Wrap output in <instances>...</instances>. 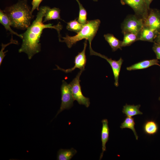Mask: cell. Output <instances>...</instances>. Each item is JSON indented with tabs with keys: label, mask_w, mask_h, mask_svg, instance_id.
<instances>
[{
	"label": "cell",
	"mask_w": 160,
	"mask_h": 160,
	"mask_svg": "<svg viewBox=\"0 0 160 160\" xmlns=\"http://www.w3.org/2000/svg\"><path fill=\"white\" fill-rule=\"evenodd\" d=\"M46 7L42 6L39 8L36 17L32 24L24 33L20 34V37L22 39V43L18 52L25 53L29 59H31L35 55L41 50L40 38L44 29H55L58 33L59 41L61 39L60 31L63 26L60 22L54 25L52 24H44L43 23Z\"/></svg>",
	"instance_id": "cell-1"
},
{
	"label": "cell",
	"mask_w": 160,
	"mask_h": 160,
	"mask_svg": "<svg viewBox=\"0 0 160 160\" xmlns=\"http://www.w3.org/2000/svg\"><path fill=\"white\" fill-rule=\"evenodd\" d=\"M9 17L11 26L22 30H26L31 25L34 16L27 0H19L15 4L6 7L3 10Z\"/></svg>",
	"instance_id": "cell-2"
},
{
	"label": "cell",
	"mask_w": 160,
	"mask_h": 160,
	"mask_svg": "<svg viewBox=\"0 0 160 160\" xmlns=\"http://www.w3.org/2000/svg\"><path fill=\"white\" fill-rule=\"evenodd\" d=\"M100 23V21L99 19L87 20L76 35L70 36L66 34L65 37H61L63 39L60 41L65 42L68 47L70 48L77 42L85 39L88 41L89 46H91L92 41L96 35Z\"/></svg>",
	"instance_id": "cell-3"
},
{
	"label": "cell",
	"mask_w": 160,
	"mask_h": 160,
	"mask_svg": "<svg viewBox=\"0 0 160 160\" xmlns=\"http://www.w3.org/2000/svg\"><path fill=\"white\" fill-rule=\"evenodd\" d=\"M143 25V20L135 15H128L121 24L122 32L139 34Z\"/></svg>",
	"instance_id": "cell-4"
},
{
	"label": "cell",
	"mask_w": 160,
	"mask_h": 160,
	"mask_svg": "<svg viewBox=\"0 0 160 160\" xmlns=\"http://www.w3.org/2000/svg\"><path fill=\"white\" fill-rule=\"evenodd\" d=\"M83 71V70H80L76 77L69 84L71 86L74 100H76L79 104L84 105L87 108L89 107L90 104L89 99L84 96L80 85V77Z\"/></svg>",
	"instance_id": "cell-5"
},
{
	"label": "cell",
	"mask_w": 160,
	"mask_h": 160,
	"mask_svg": "<svg viewBox=\"0 0 160 160\" xmlns=\"http://www.w3.org/2000/svg\"><path fill=\"white\" fill-rule=\"evenodd\" d=\"M61 103L60 109L56 116L60 113L65 109L70 108L73 105L74 100L72 93L71 87L70 84H68L65 80L62 81L61 87Z\"/></svg>",
	"instance_id": "cell-6"
},
{
	"label": "cell",
	"mask_w": 160,
	"mask_h": 160,
	"mask_svg": "<svg viewBox=\"0 0 160 160\" xmlns=\"http://www.w3.org/2000/svg\"><path fill=\"white\" fill-rule=\"evenodd\" d=\"M121 2L131 7L135 15L143 20L147 16L149 10L145 0H121Z\"/></svg>",
	"instance_id": "cell-7"
},
{
	"label": "cell",
	"mask_w": 160,
	"mask_h": 160,
	"mask_svg": "<svg viewBox=\"0 0 160 160\" xmlns=\"http://www.w3.org/2000/svg\"><path fill=\"white\" fill-rule=\"evenodd\" d=\"M90 55L98 56L106 60L109 63L112 70L114 79L115 80L114 85L117 87L119 86V78L121 67L123 60L120 58L119 60L116 61L113 60L111 58H109L101 54L100 53L94 51L92 47H89Z\"/></svg>",
	"instance_id": "cell-8"
},
{
	"label": "cell",
	"mask_w": 160,
	"mask_h": 160,
	"mask_svg": "<svg viewBox=\"0 0 160 160\" xmlns=\"http://www.w3.org/2000/svg\"><path fill=\"white\" fill-rule=\"evenodd\" d=\"M144 25L160 33V10L150 9L148 15L143 20Z\"/></svg>",
	"instance_id": "cell-9"
},
{
	"label": "cell",
	"mask_w": 160,
	"mask_h": 160,
	"mask_svg": "<svg viewBox=\"0 0 160 160\" xmlns=\"http://www.w3.org/2000/svg\"><path fill=\"white\" fill-rule=\"evenodd\" d=\"M87 40L85 39L84 43V47L83 50L81 52H79L78 54L75 57L74 62L75 65L73 67L71 68L65 69L60 68L58 65H56L57 68L54 70H60L66 73L71 72L76 68H79L80 70L84 71L87 62L85 51L87 46Z\"/></svg>",
	"instance_id": "cell-10"
},
{
	"label": "cell",
	"mask_w": 160,
	"mask_h": 160,
	"mask_svg": "<svg viewBox=\"0 0 160 160\" xmlns=\"http://www.w3.org/2000/svg\"><path fill=\"white\" fill-rule=\"evenodd\" d=\"M158 34L156 31L143 25L139 34V40L154 42Z\"/></svg>",
	"instance_id": "cell-11"
},
{
	"label": "cell",
	"mask_w": 160,
	"mask_h": 160,
	"mask_svg": "<svg viewBox=\"0 0 160 160\" xmlns=\"http://www.w3.org/2000/svg\"><path fill=\"white\" fill-rule=\"evenodd\" d=\"M102 127L101 132V140L102 143V152L100 156V160L102 159L104 152L106 151V144L109 139V129L107 119L102 121Z\"/></svg>",
	"instance_id": "cell-12"
},
{
	"label": "cell",
	"mask_w": 160,
	"mask_h": 160,
	"mask_svg": "<svg viewBox=\"0 0 160 160\" xmlns=\"http://www.w3.org/2000/svg\"><path fill=\"white\" fill-rule=\"evenodd\" d=\"M159 62L157 59L145 60L127 67V69L128 71H131L145 69L155 65L160 66Z\"/></svg>",
	"instance_id": "cell-13"
},
{
	"label": "cell",
	"mask_w": 160,
	"mask_h": 160,
	"mask_svg": "<svg viewBox=\"0 0 160 160\" xmlns=\"http://www.w3.org/2000/svg\"><path fill=\"white\" fill-rule=\"evenodd\" d=\"M60 10L59 8L54 7L51 8L47 6L43 23L52 20H62L60 16Z\"/></svg>",
	"instance_id": "cell-14"
},
{
	"label": "cell",
	"mask_w": 160,
	"mask_h": 160,
	"mask_svg": "<svg viewBox=\"0 0 160 160\" xmlns=\"http://www.w3.org/2000/svg\"><path fill=\"white\" fill-rule=\"evenodd\" d=\"M104 37L111 46L113 51H115L119 49H121L122 41L116 38L113 34L107 33L105 34Z\"/></svg>",
	"instance_id": "cell-15"
},
{
	"label": "cell",
	"mask_w": 160,
	"mask_h": 160,
	"mask_svg": "<svg viewBox=\"0 0 160 160\" xmlns=\"http://www.w3.org/2000/svg\"><path fill=\"white\" fill-rule=\"evenodd\" d=\"M143 130L146 134L153 135L158 132L159 127L156 122L153 120L146 121L143 124Z\"/></svg>",
	"instance_id": "cell-16"
},
{
	"label": "cell",
	"mask_w": 160,
	"mask_h": 160,
	"mask_svg": "<svg viewBox=\"0 0 160 160\" xmlns=\"http://www.w3.org/2000/svg\"><path fill=\"white\" fill-rule=\"evenodd\" d=\"M140 105H135L126 104L124 106L122 112L127 116L132 117L136 115H141L143 113L140 111Z\"/></svg>",
	"instance_id": "cell-17"
},
{
	"label": "cell",
	"mask_w": 160,
	"mask_h": 160,
	"mask_svg": "<svg viewBox=\"0 0 160 160\" xmlns=\"http://www.w3.org/2000/svg\"><path fill=\"white\" fill-rule=\"evenodd\" d=\"M76 153L77 151L73 148L70 149H61L58 151L57 160H70Z\"/></svg>",
	"instance_id": "cell-18"
},
{
	"label": "cell",
	"mask_w": 160,
	"mask_h": 160,
	"mask_svg": "<svg viewBox=\"0 0 160 160\" xmlns=\"http://www.w3.org/2000/svg\"><path fill=\"white\" fill-rule=\"evenodd\" d=\"M0 23L4 27L7 31H9L11 34L16 35L20 37V35L13 30L11 28L10 20L3 10H0Z\"/></svg>",
	"instance_id": "cell-19"
},
{
	"label": "cell",
	"mask_w": 160,
	"mask_h": 160,
	"mask_svg": "<svg viewBox=\"0 0 160 160\" xmlns=\"http://www.w3.org/2000/svg\"><path fill=\"white\" fill-rule=\"evenodd\" d=\"M123 33L124 36L122 41V47L130 46L135 41L139 40V34L130 32H125Z\"/></svg>",
	"instance_id": "cell-20"
},
{
	"label": "cell",
	"mask_w": 160,
	"mask_h": 160,
	"mask_svg": "<svg viewBox=\"0 0 160 160\" xmlns=\"http://www.w3.org/2000/svg\"><path fill=\"white\" fill-rule=\"evenodd\" d=\"M135 123L134 118L127 116L121 124L120 127L121 129L128 128L131 129L134 133L136 140H137L138 136L135 127Z\"/></svg>",
	"instance_id": "cell-21"
},
{
	"label": "cell",
	"mask_w": 160,
	"mask_h": 160,
	"mask_svg": "<svg viewBox=\"0 0 160 160\" xmlns=\"http://www.w3.org/2000/svg\"><path fill=\"white\" fill-rule=\"evenodd\" d=\"M76 0L78 4L79 9L77 20L80 23L83 25L86 23L87 21V12L79 1Z\"/></svg>",
	"instance_id": "cell-22"
},
{
	"label": "cell",
	"mask_w": 160,
	"mask_h": 160,
	"mask_svg": "<svg viewBox=\"0 0 160 160\" xmlns=\"http://www.w3.org/2000/svg\"><path fill=\"white\" fill-rule=\"evenodd\" d=\"M83 26V25L80 23L76 19L67 23L66 29L68 31L77 33L81 31Z\"/></svg>",
	"instance_id": "cell-23"
},
{
	"label": "cell",
	"mask_w": 160,
	"mask_h": 160,
	"mask_svg": "<svg viewBox=\"0 0 160 160\" xmlns=\"http://www.w3.org/2000/svg\"><path fill=\"white\" fill-rule=\"evenodd\" d=\"M11 44H14L17 45L18 44V41L13 39L12 34L11 38L10 39V41L9 43L7 44H1V48L0 51V65H1L3 59L6 55L5 53L8 52V50L4 52V50L6 47Z\"/></svg>",
	"instance_id": "cell-24"
},
{
	"label": "cell",
	"mask_w": 160,
	"mask_h": 160,
	"mask_svg": "<svg viewBox=\"0 0 160 160\" xmlns=\"http://www.w3.org/2000/svg\"><path fill=\"white\" fill-rule=\"evenodd\" d=\"M152 49L157 59L160 60V44L154 42Z\"/></svg>",
	"instance_id": "cell-25"
},
{
	"label": "cell",
	"mask_w": 160,
	"mask_h": 160,
	"mask_svg": "<svg viewBox=\"0 0 160 160\" xmlns=\"http://www.w3.org/2000/svg\"><path fill=\"white\" fill-rule=\"evenodd\" d=\"M43 0H32L31 4L32 7L31 8V12L33 13V11L36 9L39 11V6Z\"/></svg>",
	"instance_id": "cell-26"
},
{
	"label": "cell",
	"mask_w": 160,
	"mask_h": 160,
	"mask_svg": "<svg viewBox=\"0 0 160 160\" xmlns=\"http://www.w3.org/2000/svg\"><path fill=\"white\" fill-rule=\"evenodd\" d=\"M154 42L160 44V33H159L154 40Z\"/></svg>",
	"instance_id": "cell-27"
},
{
	"label": "cell",
	"mask_w": 160,
	"mask_h": 160,
	"mask_svg": "<svg viewBox=\"0 0 160 160\" xmlns=\"http://www.w3.org/2000/svg\"><path fill=\"white\" fill-rule=\"evenodd\" d=\"M148 9L150 10V6L153 0H145Z\"/></svg>",
	"instance_id": "cell-28"
},
{
	"label": "cell",
	"mask_w": 160,
	"mask_h": 160,
	"mask_svg": "<svg viewBox=\"0 0 160 160\" xmlns=\"http://www.w3.org/2000/svg\"><path fill=\"white\" fill-rule=\"evenodd\" d=\"M93 0L95 1H97V0Z\"/></svg>",
	"instance_id": "cell-29"
},
{
	"label": "cell",
	"mask_w": 160,
	"mask_h": 160,
	"mask_svg": "<svg viewBox=\"0 0 160 160\" xmlns=\"http://www.w3.org/2000/svg\"><path fill=\"white\" fill-rule=\"evenodd\" d=\"M159 100L160 101V96L159 97Z\"/></svg>",
	"instance_id": "cell-30"
}]
</instances>
